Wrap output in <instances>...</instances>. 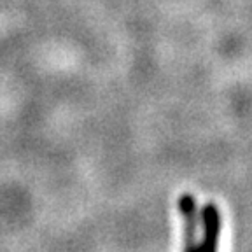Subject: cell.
Here are the masks:
<instances>
[{
	"mask_svg": "<svg viewBox=\"0 0 252 252\" xmlns=\"http://www.w3.org/2000/svg\"><path fill=\"white\" fill-rule=\"evenodd\" d=\"M179 210L186 220L184 226V251H193L196 247V233H198V212L196 201L191 194H182L179 198Z\"/></svg>",
	"mask_w": 252,
	"mask_h": 252,
	"instance_id": "cell-1",
	"label": "cell"
},
{
	"mask_svg": "<svg viewBox=\"0 0 252 252\" xmlns=\"http://www.w3.org/2000/svg\"><path fill=\"white\" fill-rule=\"evenodd\" d=\"M203 242L200 245H196V251L201 252H210L217 249V238H219L220 231V217L219 210L214 203H207L203 209Z\"/></svg>",
	"mask_w": 252,
	"mask_h": 252,
	"instance_id": "cell-2",
	"label": "cell"
}]
</instances>
